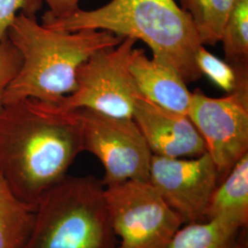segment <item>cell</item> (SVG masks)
<instances>
[{
    "mask_svg": "<svg viewBox=\"0 0 248 248\" xmlns=\"http://www.w3.org/2000/svg\"><path fill=\"white\" fill-rule=\"evenodd\" d=\"M244 227L221 218L187 223L180 227L168 248H248Z\"/></svg>",
    "mask_w": 248,
    "mask_h": 248,
    "instance_id": "obj_13",
    "label": "cell"
},
{
    "mask_svg": "<svg viewBox=\"0 0 248 248\" xmlns=\"http://www.w3.org/2000/svg\"><path fill=\"white\" fill-rule=\"evenodd\" d=\"M221 218L246 228L248 222V154L232 167L213 192L209 219Z\"/></svg>",
    "mask_w": 248,
    "mask_h": 248,
    "instance_id": "obj_12",
    "label": "cell"
},
{
    "mask_svg": "<svg viewBox=\"0 0 248 248\" xmlns=\"http://www.w3.org/2000/svg\"><path fill=\"white\" fill-rule=\"evenodd\" d=\"M116 248H168L184 224L149 181L128 180L105 187Z\"/></svg>",
    "mask_w": 248,
    "mask_h": 248,
    "instance_id": "obj_5",
    "label": "cell"
},
{
    "mask_svg": "<svg viewBox=\"0 0 248 248\" xmlns=\"http://www.w3.org/2000/svg\"><path fill=\"white\" fill-rule=\"evenodd\" d=\"M136 40L125 38L112 47L92 53L77 74V87L55 105L63 110L89 108L118 118L133 119L140 94L129 71Z\"/></svg>",
    "mask_w": 248,
    "mask_h": 248,
    "instance_id": "obj_6",
    "label": "cell"
},
{
    "mask_svg": "<svg viewBox=\"0 0 248 248\" xmlns=\"http://www.w3.org/2000/svg\"><path fill=\"white\" fill-rule=\"evenodd\" d=\"M81 152L77 109L27 98L0 110V175L25 203L35 208Z\"/></svg>",
    "mask_w": 248,
    "mask_h": 248,
    "instance_id": "obj_1",
    "label": "cell"
},
{
    "mask_svg": "<svg viewBox=\"0 0 248 248\" xmlns=\"http://www.w3.org/2000/svg\"><path fill=\"white\" fill-rule=\"evenodd\" d=\"M7 37L21 55V66L4 95V105L27 98L56 104L77 87V74L92 53L122 43L107 31H64L39 24L19 12Z\"/></svg>",
    "mask_w": 248,
    "mask_h": 248,
    "instance_id": "obj_2",
    "label": "cell"
},
{
    "mask_svg": "<svg viewBox=\"0 0 248 248\" xmlns=\"http://www.w3.org/2000/svg\"><path fill=\"white\" fill-rule=\"evenodd\" d=\"M133 120L155 155L184 158L206 152L203 139L188 116L158 106L141 94L135 99Z\"/></svg>",
    "mask_w": 248,
    "mask_h": 248,
    "instance_id": "obj_10",
    "label": "cell"
},
{
    "mask_svg": "<svg viewBox=\"0 0 248 248\" xmlns=\"http://www.w3.org/2000/svg\"><path fill=\"white\" fill-rule=\"evenodd\" d=\"M191 18L201 44L217 45L234 0H179Z\"/></svg>",
    "mask_w": 248,
    "mask_h": 248,
    "instance_id": "obj_15",
    "label": "cell"
},
{
    "mask_svg": "<svg viewBox=\"0 0 248 248\" xmlns=\"http://www.w3.org/2000/svg\"><path fill=\"white\" fill-rule=\"evenodd\" d=\"M43 1V0H42ZM48 5L46 12L54 18L66 17L79 9L80 0H44Z\"/></svg>",
    "mask_w": 248,
    "mask_h": 248,
    "instance_id": "obj_20",
    "label": "cell"
},
{
    "mask_svg": "<svg viewBox=\"0 0 248 248\" xmlns=\"http://www.w3.org/2000/svg\"><path fill=\"white\" fill-rule=\"evenodd\" d=\"M41 6L42 0H0V42L19 12L35 16Z\"/></svg>",
    "mask_w": 248,
    "mask_h": 248,
    "instance_id": "obj_19",
    "label": "cell"
},
{
    "mask_svg": "<svg viewBox=\"0 0 248 248\" xmlns=\"http://www.w3.org/2000/svg\"><path fill=\"white\" fill-rule=\"evenodd\" d=\"M42 24L64 31H107L140 40L149 46L154 58L173 66L186 85L202 77L195 61L202 45L189 15L175 0H111L62 18L45 12Z\"/></svg>",
    "mask_w": 248,
    "mask_h": 248,
    "instance_id": "obj_3",
    "label": "cell"
},
{
    "mask_svg": "<svg viewBox=\"0 0 248 248\" xmlns=\"http://www.w3.org/2000/svg\"><path fill=\"white\" fill-rule=\"evenodd\" d=\"M129 71L143 97L160 107L187 115L191 95L177 70L155 58H148L142 49H134Z\"/></svg>",
    "mask_w": 248,
    "mask_h": 248,
    "instance_id": "obj_11",
    "label": "cell"
},
{
    "mask_svg": "<svg viewBox=\"0 0 248 248\" xmlns=\"http://www.w3.org/2000/svg\"><path fill=\"white\" fill-rule=\"evenodd\" d=\"M21 248H116L102 181L65 176L36 203Z\"/></svg>",
    "mask_w": 248,
    "mask_h": 248,
    "instance_id": "obj_4",
    "label": "cell"
},
{
    "mask_svg": "<svg viewBox=\"0 0 248 248\" xmlns=\"http://www.w3.org/2000/svg\"><path fill=\"white\" fill-rule=\"evenodd\" d=\"M220 177L210 155L190 159L152 155L148 181L183 223L209 220Z\"/></svg>",
    "mask_w": 248,
    "mask_h": 248,
    "instance_id": "obj_9",
    "label": "cell"
},
{
    "mask_svg": "<svg viewBox=\"0 0 248 248\" xmlns=\"http://www.w3.org/2000/svg\"><path fill=\"white\" fill-rule=\"evenodd\" d=\"M220 42L225 62L236 71L248 74V0H234Z\"/></svg>",
    "mask_w": 248,
    "mask_h": 248,
    "instance_id": "obj_16",
    "label": "cell"
},
{
    "mask_svg": "<svg viewBox=\"0 0 248 248\" xmlns=\"http://www.w3.org/2000/svg\"><path fill=\"white\" fill-rule=\"evenodd\" d=\"M35 208L13 193L0 175V248H21L34 222Z\"/></svg>",
    "mask_w": 248,
    "mask_h": 248,
    "instance_id": "obj_14",
    "label": "cell"
},
{
    "mask_svg": "<svg viewBox=\"0 0 248 248\" xmlns=\"http://www.w3.org/2000/svg\"><path fill=\"white\" fill-rule=\"evenodd\" d=\"M195 61L202 75L207 76L227 94L232 93L241 87L248 86V74L236 71L228 62L210 53L203 45L196 53Z\"/></svg>",
    "mask_w": 248,
    "mask_h": 248,
    "instance_id": "obj_17",
    "label": "cell"
},
{
    "mask_svg": "<svg viewBox=\"0 0 248 248\" xmlns=\"http://www.w3.org/2000/svg\"><path fill=\"white\" fill-rule=\"evenodd\" d=\"M21 55L6 36L0 42V110L4 107V95L21 66Z\"/></svg>",
    "mask_w": 248,
    "mask_h": 248,
    "instance_id": "obj_18",
    "label": "cell"
},
{
    "mask_svg": "<svg viewBox=\"0 0 248 248\" xmlns=\"http://www.w3.org/2000/svg\"><path fill=\"white\" fill-rule=\"evenodd\" d=\"M187 116L202 137L220 179L248 154V86L222 98L192 92Z\"/></svg>",
    "mask_w": 248,
    "mask_h": 248,
    "instance_id": "obj_8",
    "label": "cell"
},
{
    "mask_svg": "<svg viewBox=\"0 0 248 248\" xmlns=\"http://www.w3.org/2000/svg\"><path fill=\"white\" fill-rule=\"evenodd\" d=\"M83 151L98 158L105 170L104 186L128 180L148 181L153 154L133 119L77 108Z\"/></svg>",
    "mask_w": 248,
    "mask_h": 248,
    "instance_id": "obj_7",
    "label": "cell"
}]
</instances>
